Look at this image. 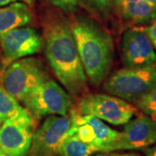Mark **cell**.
Instances as JSON below:
<instances>
[{
  "label": "cell",
  "mask_w": 156,
  "mask_h": 156,
  "mask_svg": "<svg viewBox=\"0 0 156 156\" xmlns=\"http://www.w3.org/2000/svg\"><path fill=\"white\" fill-rule=\"evenodd\" d=\"M43 46L52 71L73 96L88 90V79L80 60L69 20L60 12H47L43 18Z\"/></svg>",
  "instance_id": "6da1fadb"
},
{
  "label": "cell",
  "mask_w": 156,
  "mask_h": 156,
  "mask_svg": "<svg viewBox=\"0 0 156 156\" xmlns=\"http://www.w3.org/2000/svg\"><path fill=\"white\" fill-rule=\"evenodd\" d=\"M69 23L87 79L97 87L111 69L114 56L111 36L91 17L75 16Z\"/></svg>",
  "instance_id": "7a4b0ae2"
},
{
  "label": "cell",
  "mask_w": 156,
  "mask_h": 156,
  "mask_svg": "<svg viewBox=\"0 0 156 156\" xmlns=\"http://www.w3.org/2000/svg\"><path fill=\"white\" fill-rule=\"evenodd\" d=\"M50 79L43 62L32 56L11 62L1 75L0 83L20 103L37 85Z\"/></svg>",
  "instance_id": "3957f363"
},
{
  "label": "cell",
  "mask_w": 156,
  "mask_h": 156,
  "mask_svg": "<svg viewBox=\"0 0 156 156\" xmlns=\"http://www.w3.org/2000/svg\"><path fill=\"white\" fill-rule=\"evenodd\" d=\"M156 87V65L120 69L107 78L103 89L128 102H135Z\"/></svg>",
  "instance_id": "277c9868"
},
{
  "label": "cell",
  "mask_w": 156,
  "mask_h": 156,
  "mask_svg": "<svg viewBox=\"0 0 156 156\" xmlns=\"http://www.w3.org/2000/svg\"><path fill=\"white\" fill-rule=\"evenodd\" d=\"M23 104L35 120H39L54 115H67L71 98L65 89L50 78L37 85Z\"/></svg>",
  "instance_id": "5b68a950"
},
{
  "label": "cell",
  "mask_w": 156,
  "mask_h": 156,
  "mask_svg": "<svg viewBox=\"0 0 156 156\" xmlns=\"http://www.w3.org/2000/svg\"><path fill=\"white\" fill-rule=\"evenodd\" d=\"M76 110L81 115H92L102 122L120 126L128 122L137 112V108L115 95L89 94L79 99Z\"/></svg>",
  "instance_id": "8992f818"
},
{
  "label": "cell",
  "mask_w": 156,
  "mask_h": 156,
  "mask_svg": "<svg viewBox=\"0 0 156 156\" xmlns=\"http://www.w3.org/2000/svg\"><path fill=\"white\" fill-rule=\"evenodd\" d=\"M69 113L72 123L68 133L76 134L81 140L91 146L96 153L112 152V147L119 139L121 132L108 127L100 119L81 115L74 108H70Z\"/></svg>",
  "instance_id": "52a82bcc"
},
{
  "label": "cell",
  "mask_w": 156,
  "mask_h": 156,
  "mask_svg": "<svg viewBox=\"0 0 156 156\" xmlns=\"http://www.w3.org/2000/svg\"><path fill=\"white\" fill-rule=\"evenodd\" d=\"M36 120L27 111L0 125V148L9 156H29Z\"/></svg>",
  "instance_id": "ba28073f"
},
{
  "label": "cell",
  "mask_w": 156,
  "mask_h": 156,
  "mask_svg": "<svg viewBox=\"0 0 156 156\" xmlns=\"http://www.w3.org/2000/svg\"><path fill=\"white\" fill-rule=\"evenodd\" d=\"M72 123L70 113L67 115H49L34 131L29 156H56L62 140Z\"/></svg>",
  "instance_id": "9c48e42d"
},
{
  "label": "cell",
  "mask_w": 156,
  "mask_h": 156,
  "mask_svg": "<svg viewBox=\"0 0 156 156\" xmlns=\"http://www.w3.org/2000/svg\"><path fill=\"white\" fill-rule=\"evenodd\" d=\"M122 60L126 68L156 65V51L144 26H134L124 31L121 44Z\"/></svg>",
  "instance_id": "30bf717a"
},
{
  "label": "cell",
  "mask_w": 156,
  "mask_h": 156,
  "mask_svg": "<svg viewBox=\"0 0 156 156\" xmlns=\"http://www.w3.org/2000/svg\"><path fill=\"white\" fill-rule=\"evenodd\" d=\"M0 48L5 64L31 56L43 48V37L33 27L23 26L11 30L0 39Z\"/></svg>",
  "instance_id": "8fae6325"
},
{
  "label": "cell",
  "mask_w": 156,
  "mask_h": 156,
  "mask_svg": "<svg viewBox=\"0 0 156 156\" xmlns=\"http://www.w3.org/2000/svg\"><path fill=\"white\" fill-rule=\"evenodd\" d=\"M156 143V121L147 115H140L125 124L112 152L143 150Z\"/></svg>",
  "instance_id": "7c38bea8"
},
{
  "label": "cell",
  "mask_w": 156,
  "mask_h": 156,
  "mask_svg": "<svg viewBox=\"0 0 156 156\" xmlns=\"http://www.w3.org/2000/svg\"><path fill=\"white\" fill-rule=\"evenodd\" d=\"M120 17L135 26L151 24L156 19V6L147 0H115Z\"/></svg>",
  "instance_id": "4fadbf2b"
},
{
  "label": "cell",
  "mask_w": 156,
  "mask_h": 156,
  "mask_svg": "<svg viewBox=\"0 0 156 156\" xmlns=\"http://www.w3.org/2000/svg\"><path fill=\"white\" fill-rule=\"evenodd\" d=\"M33 20V13L28 4L16 2L0 7V39L11 30L26 26Z\"/></svg>",
  "instance_id": "5bb4252c"
},
{
  "label": "cell",
  "mask_w": 156,
  "mask_h": 156,
  "mask_svg": "<svg viewBox=\"0 0 156 156\" xmlns=\"http://www.w3.org/2000/svg\"><path fill=\"white\" fill-rule=\"evenodd\" d=\"M95 150L78 138L76 134L67 133L62 140L57 155L59 156H91Z\"/></svg>",
  "instance_id": "9a60e30c"
},
{
  "label": "cell",
  "mask_w": 156,
  "mask_h": 156,
  "mask_svg": "<svg viewBox=\"0 0 156 156\" xmlns=\"http://www.w3.org/2000/svg\"><path fill=\"white\" fill-rule=\"evenodd\" d=\"M24 111H26V108L11 96L0 83V125L6 119L17 116Z\"/></svg>",
  "instance_id": "2e32d148"
},
{
  "label": "cell",
  "mask_w": 156,
  "mask_h": 156,
  "mask_svg": "<svg viewBox=\"0 0 156 156\" xmlns=\"http://www.w3.org/2000/svg\"><path fill=\"white\" fill-rule=\"evenodd\" d=\"M79 6L98 17H106L115 5V0H78Z\"/></svg>",
  "instance_id": "e0dca14e"
},
{
  "label": "cell",
  "mask_w": 156,
  "mask_h": 156,
  "mask_svg": "<svg viewBox=\"0 0 156 156\" xmlns=\"http://www.w3.org/2000/svg\"><path fill=\"white\" fill-rule=\"evenodd\" d=\"M135 108L156 121V87L135 102Z\"/></svg>",
  "instance_id": "ac0fdd59"
},
{
  "label": "cell",
  "mask_w": 156,
  "mask_h": 156,
  "mask_svg": "<svg viewBox=\"0 0 156 156\" xmlns=\"http://www.w3.org/2000/svg\"><path fill=\"white\" fill-rule=\"evenodd\" d=\"M51 5L55 6L66 14H72L77 11L78 0H47Z\"/></svg>",
  "instance_id": "d6986e66"
},
{
  "label": "cell",
  "mask_w": 156,
  "mask_h": 156,
  "mask_svg": "<svg viewBox=\"0 0 156 156\" xmlns=\"http://www.w3.org/2000/svg\"><path fill=\"white\" fill-rule=\"evenodd\" d=\"M146 32L147 33L152 44L156 51V19L148 26H144Z\"/></svg>",
  "instance_id": "ffe728a7"
},
{
  "label": "cell",
  "mask_w": 156,
  "mask_h": 156,
  "mask_svg": "<svg viewBox=\"0 0 156 156\" xmlns=\"http://www.w3.org/2000/svg\"><path fill=\"white\" fill-rule=\"evenodd\" d=\"M95 156H142L137 153H115V152H108V153H100Z\"/></svg>",
  "instance_id": "44dd1931"
},
{
  "label": "cell",
  "mask_w": 156,
  "mask_h": 156,
  "mask_svg": "<svg viewBox=\"0 0 156 156\" xmlns=\"http://www.w3.org/2000/svg\"><path fill=\"white\" fill-rule=\"evenodd\" d=\"M16 2H23L28 5H31L33 4L34 0H0V7H4V6L11 5L12 3H16Z\"/></svg>",
  "instance_id": "7402d4cb"
},
{
  "label": "cell",
  "mask_w": 156,
  "mask_h": 156,
  "mask_svg": "<svg viewBox=\"0 0 156 156\" xmlns=\"http://www.w3.org/2000/svg\"><path fill=\"white\" fill-rule=\"evenodd\" d=\"M146 156H156V145H153L143 149Z\"/></svg>",
  "instance_id": "603a6c76"
},
{
  "label": "cell",
  "mask_w": 156,
  "mask_h": 156,
  "mask_svg": "<svg viewBox=\"0 0 156 156\" xmlns=\"http://www.w3.org/2000/svg\"><path fill=\"white\" fill-rule=\"evenodd\" d=\"M0 156H9V155H8V154H6L0 148Z\"/></svg>",
  "instance_id": "cb8c5ba5"
},
{
  "label": "cell",
  "mask_w": 156,
  "mask_h": 156,
  "mask_svg": "<svg viewBox=\"0 0 156 156\" xmlns=\"http://www.w3.org/2000/svg\"><path fill=\"white\" fill-rule=\"evenodd\" d=\"M147 1L150 2L151 4H153V5H154L156 6V0H147Z\"/></svg>",
  "instance_id": "d4e9b609"
}]
</instances>
